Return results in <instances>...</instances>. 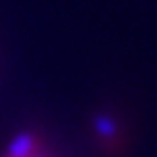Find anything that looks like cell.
Segmentation results:
<instances>
[{"label":"cell","instance_id":"6da1fadb","mask_svg":"<svg viewBox=\"0 0 157 157\" xmlns=\"http://www.w3.org/2000/svg\"><path fill=\"white\" fill-rule=\"evenodd\" d=\"M44 153V142L35 131H20L7 146V157H39Z\"/></svg>","mask_w":157,"mask_h":157},{"label":"cell","instance_id":"7a4b0ae2","mask_svg":"<svg viewBox=\"0 0 157 157\" xmlns=\"http://www.w3.org/2000/svg\"><path fill=\"white\" fill-rule=\"evenodd\" d=\"M94 129H96V133L101 137L111 140V137H116V133H118V122L113 118H109V116H98L94 120Z\"/></svg>","mask_w":157,"mask_h":157},{"label":"cell","instance_id":"3957f363","mask_svg":"<svg viewBox=\"0 0 157 157\" xmlns=\"http://www.w3.org/2000/svg\"><path fill=\"white\" fill-rule=\"evenodd\" d=\"M39 157H46V155H44V153H42V155H39Z\"/></svg>","mask_w":157,"mask_h":157},{"label":"cell","instance_id":"277c9868","mask_svg":"<svg viewBox=\"0 0 157 157\" xmlns=\"http://www.w3.org/2000/svg\"><path fill=\"white\" fill-rule=\"evenodd\" d=\"M5 157H7V155H5Z\"/></svg>","mask_w":157,"mask_h":157}]
</instances>
